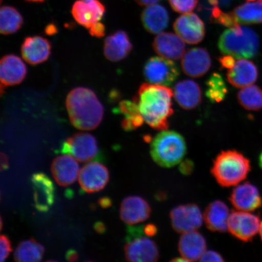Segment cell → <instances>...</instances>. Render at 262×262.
I'll use <instances>...</instances> for the list:
<instances>
[{
  "label": "cell",
  "mask_w": 262,
  "mask_h": 262,
  "mask_svg": "<svg viewBox=\"0 0 262 262\" xmlns=\"http://www.w3.org/2000/svg\"><path fill=\"white\" fill-rule=\"evenodd\" d=\"M260 223L259 217L250 212L232 211L228 219V230L232 236L248 242L259 232Z\"/></svg>",
  "instance_id": "cell-8"
},
{
  "label": "cell",
  "mask_w": 262,
  "mask_h": 262,
  "mask_svg": "<svg viewBox=\"0 0 262 262\" xmlns=\"http://www.w3.org/2000/svg\"><path fill=\"white\" fill-rule=\"evenodd\" d=\"M229 201L238 211L252 212L262 206V198L258 188L250 182L237 185L232 190Z\"/></svg>",
  "instance_id": "cell-13"
},
{
  "label": "cell",
  "mask_w": 262,
  "mask_h": 262,
  "mask_svg": "<svg viewBox=\"0 0 262 262\" xmlns=\"http://www.w3.org/2000/svg\"><path fill=\"white\" fill-rule=\"evenodd\" d=\"M258 163H259V166L262 169V151L259 156V158H258Z\"/></svg>",
  "instance_id": "cell-47"
},
{
  "label": "cell",
  "mask_w": 262,
  "mask_h": 262,
  "mask_svg": "<svg viewBox=\"0 0 262 262\" xmlns=\"http://www.w3.org/2000/svg\"><path fill=\"white\" fill-rule=\"evenodd\" d=\"M98 204L101 208L106 209L112 206L113 202L112 200L110 198H108V196H103V198H100L98 200Z\"/></svg>",
  "instance_id": "cell-42"
},
{
  "label": "cell",
  "mask_w": 262,
  "mask_h": 262,
  "mask_svg": "<svg viewBox=\"0 0 262 262\" xmlns=\"http://www.w3.org/2000/svg\"><path fill=\"white\" fill-rule=\"evenodd\" d=\"M230 215L228 206L221 201H215L206 207L204 219L206 227L213 232H225L228 230Z\"/></svg>",
  "instance_id": "cell-26"
},
{
  "label": "cell",
  "mask_w": 262,
  "mask_h": 262,
  "mask_svg": "<svg viewBox=\"0 0 262 262\" xmlns=\"http://www.w3.org/2000/svg\"><path fill=\"white\" fill-rule=\"evenodd\" d=\"M187 147L181 134L172 130H162L152 140L150 155L157 165L171 168L184 158Z\"/></svg>",
  "instance_id": "cell-4"
},
{
  "label": "cell",
  "mask_w": 262,
  "mask_h": 262,
  "mask_svg": "<svg viewBox=\"0 0 262 262\" xmlns=\"http://www.w3.org/2000/svg\"><path fill=\"white\" fill-rule=\"evenodd\" d=\"M24 24V18L15 8L3 6L0 9V32L3 35H10L19 30Z\"/></svg>",
  "instance_id": "cell-31"
},
{
  "label": "cell",
  "mask_w": 262,
  "mask_h": 262,
  "mask_svg": "<svg viewBox=\"0 0 262 262\" xmlns=\"http://www.w3.org/2000/svg\"><path fill=\"white\" fill-rule=\"evenodd\" d=\"M140 6H149L158 3L160 0H134Z\"/></svg>",
  "instance_id": "cell-46"
},
{
  "label": "cell",
  "mask_w": 262,
  "mask_h": 262,
  "mask_svg": "<svg viewBox=\"0 0 262 262\" xmlns=\"http://www.w3.org/2000/svg\"><path fill=\"white\" fill-rule=\"evenodd\" d=\"M27 74V68L21 59L11 54L3 57L0 62V79L5 86L20 84Z\"/></svg>",
  "instance_id": "cell-20"
},
{
  "label": "cell",
  "mask_w": 262,
  "mask_h": 262,
  "mask_svg": "<svg viewBox=\"0 0 262 262\" xmlns=\"http://www.w3.org/2000/svg\"><path fill=\"white\" fill-rule=\"evenodd\" d=\"M152 45L157 54L169 60H179L185 54L184 41L173 33H160L155 38Z\"/></svg>",
  "instance_id": "cell-18"
},
{
  "label": "cell",
  "mask_w": 262,
  "mask_h": 262,
  "mask_svg": "<svg viewBox=\"0 0 262 262\" xmlns=\"http://www.w3.org/2000/svg\"><path fill=\"white\" fill-rule=\"evenodd\" d=\"M173 11L186 14L191 12L198 5L199 0H168Z\"/></svg>",
  "instance_id": "cell-35"
},
{
  "label": "cell",
  "mask_w": 262,
  "mask_h": 262,
  "mask_svg": "<svg viewBox=\"0 0 262 262\" xmlns=\"http://www.w3.org/2000/svg\"><path fill=\"white\" fill-rule=\"evenodd\" d=\"M27 1L31 2H44L45 0H27Z\"/></svg>",
  "instance_id": "cell-49"
},
{
  "label": "cell",
  "mask_w": 262,
  "mask_h": 262,
  "mask_svg": "<svg viewBox=\"0 0 262 262\" xmlns=\"http://www.w3.org/2000/svg\"><path fill=\"white\" fill-rule=\"evenodd\" d=\"M143 74L150 83L168 86L178 78L179 71L178 66L171 60L154 57L146 61Z\"/></svg>",
  "instance_id": "cell-7"
},
{
  "label": "cell",
  "mask_w": 262,
  "mask_h": 262,
  "mask_svg": "<svg viewBox=\"0 0 262 262\" xmlns=\"http://www.w3.org/2000/svg\"><path fill=\"white\" fill-rule=\"evenodd\" d=\"M211 66L210 55L204 48L189 49L182 57L183 71L189 77L199 78L203 76L207 73Z\"/></svg>",
  "instance_id": "cell-16"
},
{
  "label": "cell",
  "mask_w": 262,
  "mask_h": 262,
  "mask_svg": "<svg viewBox=\"0 0 262 262\" xmlns=\"http://www.w3.org/2000/svg\"><path fill=\"white\" fill-rule=\"evenodd\" d=\"M173 29L176 34L188 44H198L205 37L204 22L194 13H186L180 16L173 24Z\"/></svg>",
  "instance_id": "cell-11"
},
{
  "label": "cell",
  "mask_w": 262,
  "mask_h": 262,
  "mask_svg": "<svg viewBox=\"0 0 262 262\" xmlns=\"http://www.w3.org/2000/svg\"><path fill=\"white\" fill-rule=\"evenodd\" d=\"M172 227L179 233L198 231L204 220L198 205L189 204L176 206L170 212Z\"/></svg>",
  "instance_id": "cell-10"
},
{
  "label": "cell",
  "mask_w": 262,
  "mask_h": 262,
  "mask_svg": "<svg viewBox=\"0 0 262 262\" xmlns=\"http://www.w3.org/2000/svg\"><path fill=\"white\" fill-rule=\"evenodd\" d=\"M21 55L29 64L36 65L47 61L51 53V42L41 36L25 38L21 48Z\"/></svg>",
  "instance_id": "cell-17"
},
{
  "label": "cell",
  "mask_w": 262,
  "mask_h": 262,
  "mask_svg": "<svg viewBox=\"0 0 262 262\" xmlns=\"http://www.w3.org/2000/svg\"><path fill=\"white\" fill-rule=\"evenodd\" d=\"M259 47V38L256 32L240 25L225 31L219 41V48L222 53L240 59L255 57Z\"/></svg>",
  "instance_id": "cell-5"
},
{
  "label": "cell",
  "mask_w": 262,
  "mask_h": 262,
  "mask_svg": "<svg viewBox=\"0 0 262 262\" xmlns=\"http://www.w3.org/2000/svg\"><path fill=\"white\" fill-rule=\"evenodd\" d=\"M45 253L43 246L35 239L22 241L16 247L14 260L18 262H35L41 260Z\"/></svg>",
  "instance_id": "cell-29"
},
{
  "label": "cell",
  "mask_w": 262,
  "mask_h": 262,
  "mask_svg": "<svg viewBox=\"0 0 262 262\" xmlns=\"http://www.w3.org/2000/svg\"><path fill=\"white\" fill-rule=\"evenodd\" d=\"M231 13L238 24H262V0H247Z\"/></svg>",
  "instance_id": "cell-28"
},
{
  "label": "cell",
  "mask_w": 262,
  "mask_h": 262,
  "mask_svg": "<svg viewBox=\"0 0 262 262\" xmlns=\"http://www.w3.org/2000/svg\"><path fill=\"white\" fill-rule=\"evenodd\" d=\"M34 191L35 208L41 212H47L53 205L55 188L53 183L43 173H37L32 178Z\"/></svg>",
  "instance_id": "cell-21"
},
{
  "label": "cell",
  "mask_w": 262,
  "mask_h": 262,
  "mask_svg": "<svg viewBox=\"0 0 262 262\" xmlns=\"http://www.w3.org/2000/svg\"><path fill=\"white\" fill-rule=\"evenodd\" d=\"M95 230L98 234H103L106 231L105 225L101 222H97L94 226Z\"/></svg>",
  "instance_id": "cell-44"
},
{
  "label": "cell",
  "mask_w": 262,
  "mask_h": 262,
  "mask_svg": "<svg viewBox=\"0 0 262 262\" xmlns=\"http://www.w3.org/2000/svg\"><path fill=\"white\" fill-rule=\"evenodd\" d=\"M9 162L7 156L5 154L1 153V171L8 168Z\"/></svg>",
  "instance_id": "cell-45"
},
{
  "label": "cell",
  "mask_w": 262,
  "mask_h": 262,
  "mask_svg": "<svg viewBox=\"0 0 262 262\" xmlns=\"http://www.w3.org/2000/svg\"><path fill=\"white\" fill-rule=\"evenodd\" d=\"M251 169L250 160L236 150L222 151L213 162L211 173L223 187L236 186L247 178Z\"/></svg>",
  "instance_id": "cell-3"
},
{
  "label": "cell",
  "mask_w": 262,
  "mask_h": 262,
  "mask_svg": "<svg viewBox=\"0 0 262 262\" xmlns=\"http://www.w3.org/2000/svg\"><path fill=\"white\" fill-rule=\"evenodd\" d=\"M90 34L94 37L101 38L105 35V27L100 22H98L90 29Z\"/></svg>",
  "instance_id": "cell-38"
},
{
  "label": "cell",
  "mask_w": 262,
  "mask_h": 262,
  "mask_svg": "<svg viewBox=\"0 0 262 262\" xmlns=\"http://www.w3.org/2000/svg\"><path fill=\"white\" fill-rule=\"evenodd\" d=\"M105 8L98 0H78L72 8L75 20L84 28L90 29L103 17Z\"/></svg>",
  "instance_id": "cell-15"
},
{
  "label": "cell",
  "mask_w": 262,
  "mask_h": 262,
  "mask_svg": "<svg viewBox=\"0 0 262 262\" xmlns=\"http://www.w3.org/2000/svg\"><path fill=\"white\" fill-rule=\"evenodd\" d=\"M143 232L147 237H153L157 233V228L154 224H147L143 227Z\"/></svg>",
  "instance_id": "cell-41"
},
{
  "label": "cell",
  "mask_w": 262,
  "mask_h": 262,
  "mask_svg": "<svg viewBox=\"0 0 262 262\" xmlns=\"http://www.w3.org/2000/svg\"><path fill=\"white\" fill-rule=\"evenodd\" d=\"M76 159L69 155L58 156L51 165L54 178L61 186H68L76 181L79 176V165Z\"/></svg>",
  "instance_id": "cell-19"
},
{
  "label": "cell",
  "mask_w": 262,
  "mask_h": 262,
  "mask_svg": "<svg viewBox=\"0 0 262 262\" xmlns=\"http://www.w3.org/2000/svg\"><path fill=\"white\" fill-rule=\"evenodd\" d=\"M207 90L206 96L212 103H220L224 100L228 90L220 74H213L206 82Z\"/></svg>",
  "instance_id": "cell-33"
},
{
  "label": "cell",
  "mask_w": 262,
  "mask_h": 262,
  "mask_svg": "<svg viewBox=\"0 0 262 262\" xmlns=\"http://www.w3.org/2000/svg\"><path fill=\"white\" fill-rule=\"evenodd\" d=\"M66 258L68 261H75L78 260V255L76 251L70 250L67 252Z\"/></svg>",
  "instance_id": "cell-43"
},
{
  "label": "cell",
  "mask_w": 262,
  "mask_h": 262,
  "mask_svg": "<svg viewBox=\"0 0 262 262\" xmlns=\"http://www.w3.org/2000/svg\"><path fill=\"white\" fill-rule=\"evenodd\" d=\"M69 117L73 125L81 130L97 128L102 121V104L93 91L77 88L68 95L66 100Z\"/></svg>",
  "instance_id": "cell-2"
},
{
  "label": "cell",
  "mask_w": 262,
  "mask_h": 262,
  "mask_svg": "<svg viewBox=\"0 0 262 262\" xmlns=\"http://www.w3.org/2000/svg\"><path fill=\"white\" fill-rule=\"evenodd\" d=\"M110 180V172L106 166L98 162H91L85 165L79 173L80 185L88 193L101 191Z\"/></svg>",
  "instance_id": "cell-12"
},
{
  "label": "cell",
  "mask_w": 262,
  "mask_h": 262,
  "mask_svg": "<svg viewBox=\"0 0 262 262\" xmlns=\"http://www.w3.org/2000/svg\"><path fill=\"white\" fill-rule=\"evenodd\" d=\"M178 249L188 261L200 260L206 251L205 238L198 231L184 232L179 239Z\"/></svg>",
  "instance_id": "cell-24"
},
{
  "label": "cell",
  "mask_w": 262,
  "mask_h": 262,
  "mask_svg": "<svg viewBox=\"0 0 262 262\" xmlns=\"http://www.w3.org/2000/svg\"><path fill=\"white\" fill-rule=\"evenodd\" d=\"M200 261H224L222 255L214 251H206Z\"/></svg>",
  "instance_id": "cell-37"
},
{
  "label": "cell",
  "mask_w": 262,
  "mask_h": 262,
  "mask_svg": "<svg viewBox=\"0 0 262 262\" xmlns=\"http://www.w3.org/2000/svg\"><path fill=\"white\" fill-rule=\"evenodd\" d=\"M98 145L96 138L90 134H75L64 141L61 152L71 155L80 162L90 161L96 156Z\"/></svg>",
  "instance_id": "cell-9"
},
{
  "label": "cell",
  "mask_w": 262,
  "mask_h": 262,
  "mask_svg": "<svg viewBox=\"0 0 262 262\" xmlns=\"http://www.w3.org/2000/svg\"><path fill=\"white\" fill-rule=\"evenodd\" d=\"M133 49L128 35L125 31H117L107 36L104 43V56L111 61L117 62L128 56Z\"/></svg>",
  "instance_id": "cell-22"
},
{
  "label": "cell",
  "mask_w": 262,
  "mask_h": 262,
  "mask_svg": "<svg viewBox=\"0 0 262 262\" xmlns=\"http://www.w3.org/2000/svg\"><path fill=\"white\" fill-rule=\"evenodd\" d=\"M211 20L217 24L234 28L239 26L231 12L225 13L221 11L217 6H214L211 14Z\"/></svg>",
  "instance_id": "cell-34"
},
{
  "label": "cell",
  "mask_w": 262,
  "mask_h": 262,
  "mask_svg": "<svg viewBox=\"0 0 262 262\" xmlns=\"http://www.w3.org/2000/svg\"><path fill=\"white\" fill-rule=\"evenodd\" d=\"M3 228V221H2V217H1V229Z\"/></svg>",
  "instance_id": "cell-50"
},
{
  "label": "cell",
  "mask_w": 262,
  "mask_h": 262,
  "mask_svg": "<svg viewBox=\"0 0 262 262\" xmlns=\"http://www.w3.org/2000/svg\"><path fill=\"white\" fill-rule=\"evenodd\" d=\"M237 100L247 110L260 111L262 109V90L255 85L244 88L238 92Z\"/></svg>",
  "instance_id": "cell-32"
},
{
  "label": "cell",
  "mask_w": 262,
  "mask_h": 262,
  "mask_svg": "<svg viewBox=\"0 0 262 262\" xmlns=\"http://www.w3.org/2000/svg\"><path fill=\"white\" fill-rule=\"evenodd\" d=\"M258 69L253 61L241 58L229 70L227 78L235 88H244L253 85L258 78Z\"/></svg>",
  "instance_id": "cell-23"
},
{
  "label": "cell",
  "mask_w": 262,
  "mask_h": 262,
  "mask_svg": "<svg viewBox=\"0 0 262 262\" xmlns=\"http://www.w3.org/2000/svg\"><path fill=\"white\" fill-rule=\"evenodd\" d=\"M0 240H1L0 242H1L0 243L1 245V262H3L8 257L12 250L11 241L7 236L2 235Z\"/></svg>",
  "instance_id": "cell-36"
},
{
  "label": "cell",
  "mask_w": 262,
  "mask_h": 262,
  "mask_svg": "<svg viewBox=\"0 0 262 262\" xmlns=\"http://www.w3.org/2000/svg\"><path fill=\"white\" fill-rule=\"evenodd\" d=\"M151 214V208L146 200L139 196H129L121 204L120 218L129 225L146 221Z\"/></svg>",
  "instance_id": "cell-14"
},
{
  "label": "cell",
  "mask_w": 262,
  "mask_h": 262,
  "mask_svg": "<svg viewBox=\"0 0 262 262\" xmlns=\"http://www.w3.org/2000/svg\"><path fill=\"white\" fill-rule=\"evenodd\" d=\"M173 93L165 86L151 83L141 85L135 101L145 122L157 130L168 129V119L173 113Z\"/></svg>",
  "instance_id": "cell-1"
},
{
  "label": "cell",
  "mask_w": 262,
  "mask_h": 262,
  "mask_svg": "<svg viewBox=\"0 0 262 262\" xmlns=\"http://www.w3.org/2000/svg\"><path fill=\"white\" fill-rule=\"evenodd\" d=\"M219 62L223 68L229 69L230 70L235 64L234 57L230 55H225L219 58Z\"/></svg>",
  "instance_id": "cell-39"
},
{
  "label": "cell",
  "mask_w": 262,
  "mask_h": 262,
  "mask_svg": "<svg viewBox=\"0 0 262 262\" xmlns=\"http://www.w3.org/2000/svg\"><path fill=\"white\" fill-rule=\"evenodd\" d=\"M143 228H133L129 232V241L124 247L126 259L133 262H150L159 260L158 247L155 241L143 236Z\"/></svg>",
  "instance_id": "cell-6"
},
{
  "label": "cell",
  "mask_w": 262,
  "mask_h": 262,
  "mask_svg": "<svg viewBox=\"0 0 262 262\" xmlns=\"http://www.w3.org/2000/svg\"><path fill=\"white\" fill-rule=\"evenodd\" d=\"M259 234L262 241V222L260 223V228H259Z\"/></svg>",
  "instance_id": "cell-48"
},
{
  "label": "cell",
  "mask_w": 262,
  "mask_h": 262,
  "mask_svg": "<svg viewBox=\"0 0 262 262\" xmlns=\"http://www.w3.org/2000/svg\"><path fill=\"white\" fill-rule=\"evenodd\" d=\"M175 99L183 109L190 110L198 107L202 101V91L194 81L185 80L178 82L173 90Z\"/></svg>",
  "instance_id": "cell-25"
},
{
  "label": "cell",
  "mask_w": 262,
  "mask_h": 262,
  "mask_svg": "<svg viewBox=\"0 0 262 262\" xmlns=\"http://www.w3.org/2000/svg\"><path fill=\"white\" fill-rule=\"evenodd\" d=\"M194 163L191 160H185L180 162V171L183 174L189 175L194 169Z\"/></svg>",
  "instance_id": "cell-40"
},
{
  "label": "cell",
  "mask_w": 262,
  "mask_h": 262,
  "mask_svg": "<svg viewBox=\"0 0 262 262\" xmlns=\"http://www.w3.org/2000/svg\"><path fill=\"white\" fill-rule=\"evenodd\" d=\"M119 111L124 117L122 122L124 129L131 131L142 125L145 120L140 112L138 103L134 100H124L121 101L119 106Z\"/></svg>",
  "instance_id": "cell-30"
},
{
  "label": "cell",
  "mask_w": 262,
  "mask_h": 262,
  "mask_svg": "<svg viewBox=\"0 0 262 262\" xmlns=\"http://www.w3.org/2000/svg\"><path fill=\"white\" fill-rule=\"evenodd\" d=\"M169 14L165 8L159 5L147 6L141 15L146 30L152 34H159L168 27Z\"/></svg>",
  "instance_id": "cell-27"
}]
</instances>
